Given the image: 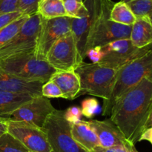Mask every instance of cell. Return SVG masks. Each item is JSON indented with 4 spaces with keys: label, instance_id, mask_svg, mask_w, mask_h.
I'll return each instance as SVG.
<instances>
[{
    "label": "cell",
    "instance_id": "1",
    "mask_svg": "<svg viewBox=\"0 0 152 152\" xmlns=\"http://www.w3.org/2000/svg\"><path fill=\"white\" fill-rule=\"evenodd\" d=\"M111 121L129 143L135 145L152 116V78L145 77L123 94L110 111Z\"/></svg>",
    "mask_w": 152,
    "mask_h": 152
},
{
    "label": "cell",
    "instance_id": "2",
    "mask_svg": "<svg viewBox=\"0 0 152 152\" xmlns=\"http://www.w3.org/2000/svg\"><path fill=\"white\" fill-rule=\"evenodd\" d=\"M152 50L117 70L110 100L103 105V115L123 94L137 86L144 78L152 77Z\"/></svg>",
    "mask_w": 152,
    "mask_h": 152
},
{
    "label": "cell",
    "instance_id": "3",
    "mask_svg": "<svg viewBox=\"0 0 152 152\" xmlns=\"http://www.w3.org/2000/svg\"><path fill=\"white\" fill-rule=\"evenodd\" d=\"M74 71L80 81V91L77 97L90 94L103 99L104 104L110 100L117 71L83 61Z\"/></svg>",
    "mask_w": 152,
    "mask_h": 152
},
{
    "label": "cell",
    "instance_id": "4",
    "mask_svg": "<svg viewBox=\"0 0 152 152\" xmlns=\"http://www.w3.org/2000/svg\"><path fill=\"white\" fill-rule=\"evenodd\" d=\"M114 4L111 0H101L100 10L88 39L86 52L89 49L102 47L116 40L130 38L132 25H120L109 19Z\"/></svg>",
    "mask_w": 152,
    "mask_h": 152
},
{
    "label": "cell",
    "instance_id": "5",
    "mask_svg": "<svg viewBox=\"0 0 152 152\" xmlns=\"http://www.w3.org/2000/svg\"><path fill=\"white\" fill-rule=\"evenodd\" d=\"M0 69L21 78L44 83L56 71L45 59L37 57L34 52L1 59Z\"/></svg>",
    "mask_w": 152,
    "mask_h": 152
},
{
    "label": "cell",
    "instance_id": "6",
    "mask_svg": "<svg viewBox=\"0 0 152 152\" xmlns=\"http://www.w3.org/2000/svg\"><path fill=\"white\" fill-rule=\"evenodd\" d=\"M42 129L53 152H88L73 139L71 124L64 117V111L55 110L48 117Z\"/></svg>",
    "mask_w": 152,
    "mask_h": 152
},
{
    "label": "cell",
    "instance_id": "7",
    "mask_svg": "<svg viewBox=\"0 0 152 152\" xmlns=\"http://www.w3.org/2000/svg\"><path fill=\"white\" fill-rule=\"evenodd\" d=\"M42 21L37 13L28 16L17 34L0 48V60L35 51Z\"/></svg>",
    "mask_w": 152,
    "mask_h": 152
},
{
    "label": "cell",
    "instance_id": "8",
    "mask_svg": "<svg viewBox=\"0 0 152 152\" xmlns=\"http://www.w3.org/2000/svg\"><path fill=\"white\" fill-rule=\"evenodd\" d=\"M100 48L102 56L97 64L115 71L151 50V45L138 48L129 39L116 40Z\"/></svg>",
    "mask_w": 152,
    "mask_h": 152
},
{
    "label": "cell",
    "instance_id": "9",
    "mask_svg": "<svg viewBox=\"0 0 152 152\" xmlns=\"http://www.w3.org/2000/svg\"><path fill=\"white\" fill-rule=\"evenodd\" d=\"M45 60L56 71H74L83 59L80 56L72 33L58 39L50 47Z\"/></svg>",
    "mask_w": 152,
    "mask_h": 152
},
{
    "label": "cell",
    "instance_id": "10",
    "mask_svg": "<svg viewBox=\"0 0 152 152\" xmlns=\"http://www.w3.org/2000/svg\"><path fill=\"white\" fill-rule=\"evenodd\" d=\"M85 8L77 18H71V32L75 39L80 56L84 60L86 45L94 21L101 7V0H86Z\"/></svg>",
    "mask_w": 152,
    "mask_h": 152
},
{
    "label": "cell",
    "instance_id": "11",
    "mask_svg": "<svg viewBox=\"0 0 152 152\" xmlns=\"http://www.w3.org/2000/svg\"><path fill=\"white\" fill-rule=\"evenodd\" d=\"M7 133L18 140L29 152H52L45 132L35 125L8 120Z\"/></svg>",
    "mask_w": 152,
    "mask_h": 152
},
{
    "label": "cell",
    "instance_id": "12",
    "mask_svg": "<svg viewBox=\"0 0 152 152\" xmlns=\"http://www.w3.org/2000/svg\"><path fill=\"white\" fill-rule=\"evenodd\" d=\"M71 18L68 16L44 19L42 21L36 47V56L45 59V56L52 45L60 37L71 32Z\"/></svg>",
    "mask_w": 152,
    "mask_h": 152
},
{
    "label": "cell",
    "instance_id": "13",
    "mask_svg": "<svg viewBox=\"0 0 152 152\" xmlns=\"http://www.w3.org/2000/svg\"><path fill=\"white\" fill-rule=\"evenodd\" d=\"M55 110L48 98L42 95L34 96L15 110L10 115L8 120L25 122L42 128L48 117Z\"/></svg>",
    "mask_w": 152,
    "mask_h": 152
},
{
    "label": "cell",
    "instance_id": "14",
    "mask_svg": "<svg viewBox=\"0 0 152 152\" xmlns=\"http://www.w3.org/2000/svg\"><path fill=\"white\" fill-rule=\"evenodd\" d=\"M44 82L26 80L0 69V91L8 93L26 94L31 96L42 95Z\"/></svg>",
    "mask_w": 152,
    "mask_h": 152
},
{
    "label": "cell",
    "instance_id": "15",
    "mask_svg": "<svg viewBox=\"0 0 152 152\" xmlns=\"http://www.w3.org/2000/svg\"><path fill=\"white\" fill-rule=\"evenodd\" d=\"M89 125L96 134L102 148H111L115 147L126 148L129 142L126 140L121 132L110 119L105 120H91Z\"/></svg>",
    "mask_w": 152,
    "mask_h": 152
},
{
    "label": "cell",
    "instance_id": "16",
    "mask_svg": "<svg viewBox=\"0 0 152 152\" xmlns=\"http://www.w3.org/2000/svg\"><path fill=\"white\" fill-rule=\"evenodd\" d=\"M49 80L59 87L62 98L69 100L77 98L80 91V81L75 71H56Z\"/></svg>",
    "mask_w": 152,
    "mask_h": 152
},
{
    "label": "cell",
    "instance_id": "17",
    "mask_svg": "<svg viewBox=\"0 0 152 152\" xmlns=\"http://www.w3.org/2000/svg\"><path fill=\"white\" fill-rule=\"evenodd\" d=\"M71 132L73 139L86 151L92 152L96 147L100 146L99 140L88 121L81 120L71 125Z\"/></svg>",
    "mask_w": 152,
    "mask_h": 152
},
{
    "label": "cell",
    "instance_id": "18",
    "mask_svg": "<svg viewBox=\"0 0 152 152\" xmlns=\"http://www.w3.org/2000/svg\"><path fill=\"white\" fill-rule=\"evenodd\" d=\"M129 39L132 44L138 48H142L151 45V19L136 18V21L132 26Z\"/></svg>",
    "mask_w": 152,
    "mask_h": 152
},
{
    "label": "cell",
    "instance_id": "19",
    "mask_svg": "<svg viewBox=\"0 0 152 152\" xmlns=\"http://www.w3.org/2000/svg\"><path fill=\"white\" fill-rule=\"evenodd\" d=\"M33 97L34 96L0 91V118L8 120L10 115L15 110L31 100Z\"/></svg>",
    "mask_w": 152,
    "mask_h": 152
},
{
    "label": "cell",
    "instance_id": "20",
    "mask_svg": "<svg viewBox=\"0 0 152 152\" xmlns=\"http://www.w3.org/2000/svg\"><path fill=\"white\" fill-rule=\"evenodd\" d=\"M37 13L44 19L67 16L62 0H39Z\"/></svg>",
    "mask_w": 152,
    "mask_h": 152
},
{
    "label": "cell",
    "instance_id": "21",
    "mask_svg": "<svg viewBox=\"0 0 152 152\" xmlns=\"http://www.w3.org/2000/svg\"><path fill=\"white\" fill-rule=\"evenodd\" d=\"M109 19L120 25H132L136 21V17L127 4L120 1L114 3L111 7Z\"/></svg>",
    "mask_w": 152,
    "mask_h": 152
},
{
    "label": "cell",
    "instance_id": "22",
    "mask_svg": "<svg viewBox=\"0 0 152 152\" xmlns=\"http://www.w3.org/2000/svg\"><path fill=\"white\" fill-rule=\"evenodd\" d=\"M28 17V15H22L13 22L0 30V48L7 44L17 34Z\"/></svg>",
    "mask_w": 152,
    "mask_h": 152
},
{
    "label": "cell",
    "instance_id": "23",
    "mask_svg": "<svg viewBox=\"0 0 152 152\" xmlns=\"http://www.w3.org/2000/svg\"><path fill=\"white\" fill-rule=\"evenodd\" d=\"M126 4L136 18L151 19L152 0H131Z\"/></svg>",
    "mask_w": 152,
    "mask_h": 152
},
{
    "label": "cell",
    "instance_id": "24",
    "mask_svg": "<svg viewBox=\"0 0 152 152\" xmlns=\"http://www.w3.org/2000/svg\"><path fill=\"white\" fill-rule=\"evenodd\" d=\"M0 152H29L28 150L9 133L0 137Z\"/></svg>",
    "mask_w": 152,
    "mask_h": 152
},
{
    "label": "cell",
    "instance_id": "25",
    "mask_svg": "<svg viewBox=\"0 0 152 152\" xmlns=\"http://www.w3.org/2000/svg\"><path fill=\"white\" fill-rule=\"evenodd\" d=\"M82 114L89 119L93 118L94 116L98 113L99 108V102L94 98H87L82 102Z\"/></svg>",
    "mask_w": 152,
    "mask_h": 152
},
{
    "label": "cell",
    "instance_id": "26",
    "mask_svg": "<svg viewBox=\"0 0 152 152\" xmlns=\"http://www.w3.org/2000/svg\"><path fill=\"white\" fill-rule=\"evenodd\" d=\"M64 8L67 16L71 18H77L85 8V4L83 1L77 0H62Z\"/></svg>",
    "mask_w": 152,
    "mask_h": 152
},
{
    "label": "cell",
    "instance_id": "27",
    "mask_svg": "<svg viewBox=\"0 0 152 152\" xmlns=\"http://www.w3.org/2000/svg\"><path fill=\"white\" fill-rule=\"evenodd\" d=\"M42 95L46 98H62L60 89L53 82L48 80L42 87Z\"/></svg>",
    "mask_w": 152,
    "mask_h": 152
},
{
    "label": "cell",
    "instance_id": "28",
    "mask_svg": "<svg viewBox=\"0 0 152 152\" xmlns=\"http://www.w3.org/2000/svg\"><path fill=\"white\" fill-rule=\"evenodd\" d=\"M39 1V0H19V10L28 16L37 13Z\"/></svg>",
    "mask_w": 152,
    "mask_h": 152
},
{
    "label": "cell",
    "instance_id": "29",
    "mask_svg": "<svg viewBox=\"0 0 152 152\" xmlns=\"http://www.w3.org/2000/svg\"><path fill=\"white\" fill-rule=\"evenodd\" d=\"M81 108L77 106L69 107L64 111V117L71 125L77 123L81 120L82 117Z\"/></svg>",
    "mask_w": 152,
    "mask_h": 152
},
{
    "label": "cell",
    "instance_id": "30",
    "mask_svg": "<svg viewBox=\"0 0 152 152\" xmlns=\"http://www.w3.org/2000/svg\"><path fill=\"white\" fill-rule=\"evenodd\" d=\"M19 0H0V15L19 10Z\"/></svg>",
    "mask_w": 152,
    "mask_h": 152
},
{
    "label": "cell",
    "instance_id": "31",
    "mask_svg": "<svg viewBox=\"0 0 152 152\" xmlns=\"http://www.w3.org/2000/svg\"><path fill=\"white\" fill-rule=\"evenodd\" d=\"M24 15L22 12L20 11H16L13 13H6V14L0 15V30L2 29L7 25L10 24L17 19L18 18L20 17L21 16Z\"/></svg>",
    "mask_w": 152,
    "mask_h": 152
},
{
    "label": "cell",
    "instance_id": "32",
    "mask_svg": "<svg viewBox=\"0 0 152 152\" xmlns=\"http://www.w3.org/2000/svg\"><path fill=\"white\" fill-rule=\"evenodd\" d=\"M88 56L91 60L92 63H98L102 56L100 47H96L89 49L86 53V57Z\"/></svg>",
    "mask_w": 152,
    "mask_h": 152
},
{
    "label": "cell",
    "instance_id": "33",
    "mask_svg": "<svg viewBox=\"0 0 152 152\" xmlns=\"http://www.w3.org/2000/svg\"><path fill=\"white\" fill-rule=\"evenodd\" d=\"M92 152H126V148L124 147H115L111 148H104L101 146H98Z\"/></svg>",
    "mask_w": 152,
    "mask_h": 152
},
{
    "label": "cell",
    "instance_id": "34",
    "mask_svg": "<svg viewBox=\"0 0 152 152\" xmlns=\"http://www.w3.org/2000/svg\"><path fill=\"white\" fill-rule=\"evenodd\" d=\"M142 140H146L149 142L150 143H152V128L148 129L147 130L144 131L142 133V134L140 137V139L138 142H140Z\"/></svg>",
    "mask_w": 152,
    "mask_h": 152
},
{
    "label": "cell",
    "instance_id": "35",
    "mask_svg": "<svg viewBox=\"0 0 152 152\" xmlns=\"http://www.w3.org/2000/svg\"><path fill=\"white\" fill-rule=\"evenodd\" d=\"M8 120L5 118H0V137L7 132Z\"/></svg>",
    "mask_w": 152,
    "mask_h": 152
},
{
    "label": "cell",
    "instance_id": "36",
    "mask_svg": "<svg viewBox=\"0 0 152 152\" xmlns=\"http://www.w3.org/2000/svg\"><path fill=\"white\" fill-rule=\"evenodd\" d=\"M126 152H139L136 149L134 145H132V144H129V145L126 147Z\"/></svg>",
    "mask_w": 152,
    "mask_h": 152
},
{
    "label": "cell",
    "instance_id": "37",
    "mask_svg": "<svg viewBox=\"0 0 152 152\" xmlns=\"http://www.w3.org/2000/svg\"><path fill=\"white\" fill-rule=\"evenodd\" d=\"M131 0H121V1H123V2H125V3H128L129 2V1H130Z\"/></svg>",
    "mask_w": 152,
    "mask_h": 152
},
{
    "label": "cell",
    "instance_id": "38",
    "mask_svg": "<svg viewBox=\"0 0 152 152\" xmlns=\"http://www.w3.org/2000/svg\"><path fill=\"white\" fill-rule=\"evenodd\" d=\"M77 1H83V0H77Z\"/></svg>",
    "mask_w": 152,
    "mask_h": 152
},
{
    "label": "cell",
    "instance_id": "39",
    "mask_svg": "<svg viewBox=\"0 0 152 152\" xmlns=\"http://www.w3.org/2000/svg\"><path fill=\"white\" fill-rule=\"evenodd\" d=\"M52 152H53V151H52Z\"/></svg>",
    "mask_w": 152,
    "mask_h": 152
}]
</instances>
